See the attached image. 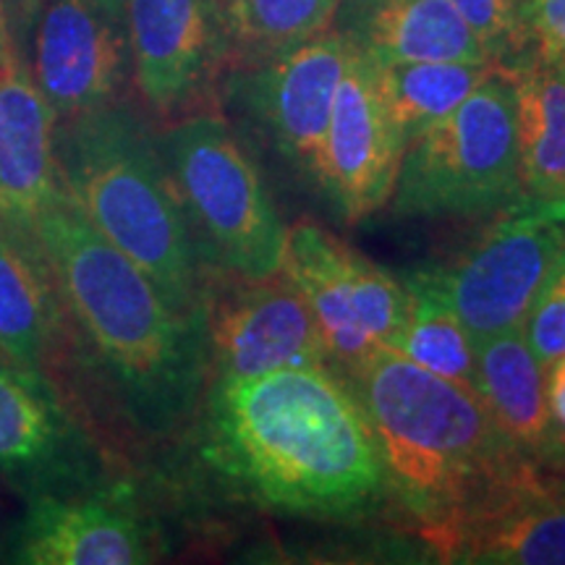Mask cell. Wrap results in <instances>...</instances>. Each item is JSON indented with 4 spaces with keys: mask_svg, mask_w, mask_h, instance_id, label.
<instances>
[{
    "mask_svg": "<svg viewBox=\"0 0 565 565\" xmlns=\"http://www.w3.org/2000/svg\"><path fill=\"white\" fill-rule=\"evenodd\" d=\"M545 479H547L550 490H553L557 498H561L563 503H565V469L553 471V475H545Z\"/></svg>",
    "mask_w": 565,
    "mask_h": 565,
    "instance_id": "cell-31",
    "label": "cell"
},
{
    "mask_svg": "<svg viewBox=\"0 0 565 565\" xmlns=\"http://www.w3.org/2000/svg\"><path fill=\"white\" fill-rule=\"evenodd\" d=\"M479 393L503 433L545 475L565 469V440L557 433L545 395V366L529 349L524 328L477 343Z\"/></svg>",
    "mask_w": 565,
    "mask_h": 565,
    "instance_id": "cell-18",
    "label": "cell"
},
{
    "mask_svg": "<svg viewBox=\"0 0 565 565\" xmlns=\"http://www.w3.org/2000/svg\"><path fill=\"white\" fill-rule=\"evenodd\" d=\"M511 71L519 103L521 186L532 200L565 202V63L526 53Z\"/></svg>",
    "mask_w": 565,
    "mask_h": 565,
    "instance_id": "cell-19",
    "label": "cell"
},
{
    "mask_svg": "<svg viewBox=\"0 0 565 565\" xmlns=\"http://www.w3.org/2000/svg\"><path fill=\"white\" fill-rule=\"evenodd\" d=\"M215 6L225 55L259 66L328 32L341 0H221Z\"/></svg>",
    "mask_w": 565,
    "mask_h": 565,
    "instance_id": "cell-24",
    "label": "cell"
},
{
    "mask_svg": "<svg viewBox=\"0 0 565 565\" xmlns=\"http://www.w3.org/2000/svg\"><path fill=\"white\" fill-rule=\"evenodd\" d=\"M351 42L341 32H322L291 51L252 66L244 100L259 129L286 166L320 181L330 113Z\"/></svg>",
    "mask_w": 565,
    "mask_h": 565,
    "instance_id": "cell-12",
    "label": "cell"
},
{
    "mask_svg": "<svg viewBox=\"0 0 565 565\" xmlns=\"http://www.w3.org/2000/svg\"><path fill=\"white\" fill-rule=\"evenodd\" d=\"M71 424L42 374L0 362V469H38L63 456Z\"/></svg>",
    "mask_w": 565,
    "mask_h": 565,
    "instance_id": "cell-23",
    "label": "cell"
},
{
    "mask_svg": "<svg viewBox=\"0 0 565 565\" xmlns=\"http://www.w3.org/2000/svg\"><path fill=\"white\" fill-rule=\"evenodd\" d=\"M408 315L393 349L424 370L477 387V341L429 270L406 275Z\"/></svg>",
    "mask_w": 565,
    "mask_h": 565,
    "instance_id": "cell-22",
    "label": "cell"
},
{
    "mask_svg": "<svg viewBox=\"0 0 565 565\" xmlns=\"http://www.w3.org/2000/svg\"><path fill=\"white\" fill-rule=\"evenodd\" d=\"M34 238L0 223V362L42 374L58 307Z\"/></svg>",
    "mask_w": 565,
    "mask_h": 565,
    "instance_id": "cell-20",
    "label": "cell"
},
{
    "mask_svg": "<svg viewBox=\"0 0 565 565\" xmlns=\"http://www.w3.org/2000/svg\"><path fill=\"white\" fill-rule=\"evenodd\" d=\"M40 3L42 0H3L11 38H13V42H17L19 51L26 45V40H30L34 17H38V11H40Z\"/></svg>",
    "mask_w": 565,
    "mask_h": 565,
    "instance_id": "cell-29",
    "label": "cell"
},
{
    "mask_svg": "<svg viewBox=\"0 0 565 565\" xmlns=\"http://www.w3.org/2000/svg\"><path fill=\"white\" fill-rule=\"evenodd\" d=\"M21 53L17 47V42L11 38L9 30V19H6V9H3V0H0V61L11 58V55Z\"/></svg>",
    "mask_w": 565,
    "mask_h": 565,
    "instance_id": "cell-30",
    "label": "cell"
},
{
    "mask_svg": "<svg viewBox=\"0 0 565 565\" xmlns=\"http://www.w3.org/2000/svg\"><path fill=\"white\" fill-rule=\"evenodd\" d=\"M494 66L498 63L374 61L380 97L404 147L450 116Z\"/></svg>",
    "mask_w": 565,
    "mask_h": 565,
    "instance_id": "cell-21",
    "label": "cell"
},
{
    "mask_svg": "<svg viewBox=\"0 0 565 565\" xmlns=\"http://www.w3.org/2000/svg\"><path fill=\"white\" fill-rule=\"evenodd\" d=\"M202 450L244 498L280 513L343 519L391 490L356 393L324 364L217 377Z\"/></svg>",
    "mask_w": 565,
    "mask_h": 565,
    "instance_id": "cell-1",
    "label": "cell"
},
{
    "mask_svg": "<svg viewBox=\"0 0 565 565\" xmlns=\"http://www.w3.org/2000/svg\"><path fill=\"white\" fill-rule=\"evenodd\" d=\"M526 24L536 51L565 63V0H529Z\"/></svg>",
    "mask_w": 565,
    "mask_h": 565,
    "instance_id": "cell-27",
    "label": "cell"
},
{
    "mask_svg": "<svg viewBox=\"0 0 565 565\" xmlns=\"http://www.w3.org/2000/svg\"><path fill=\"white\" fill-rule=\"evenodd\" d=\"M280 270L307 296L330 359L341 366L398 341L408 315L406 286L330 231L309 221L294 225Z\"/></svg>",
    "mask_w": 565,
    "mask_h": 565,
    "instance_id": "cell-8",
    "label": "cell"
},
{
    "mask_svg": "<svg viewBox=\"0 0 565 565\" xmlns=\"http://www.w3.org/2000/svg\"><path fill=\"white\" fill-rule=\"evenodd\" d=\"M445 563L565 565V503L529 477L450 524L422 529Z\"/></svg>",
    "mask_w": 565,
    "mask_h": 565,
    "instance_id": "cell-14",
    "label": "cell"
},
{
    "mask_svg": "<svg viewBox=\"0 0 565 565\" xmlns=\"http://www.w3.org/2000/svg\"><path fill=\"white\" fill-rule=\"evenodd\" d=\"M63 192L108 242L150 275L171 307L204 315L200 254L158 141L121 105L55 129Z\"/></svg>",
    "mask_w": 565,
    "mask_h": 565,
    "instance_id": "cell-4",
    "label": "cell"
},
{
    "mask_svg": "<svg viewBox=\"0 0 565 565\" xmlns=\"http://www.w3.org/2000/svg\"><path fill=\"white\" fill-rule=\"evenodd\" d=\"M158 147L200 259L238 280L280 273L288 231L231 126L200 113L173 124Z\"/></svg>",
    "mask_w": 565,
    "mask_h": 565,
    "instance_id": "cell-5",
    "label": "cell"
},
{
    "mask_svg": "<svg viewBox=\"0 0 565 565\" xmlns=\"http://www.w3.org/2000/svg\"><path fill=\"white\" fill-rule=\"evenodd\" d=\"M55 129L24 55L0 61V223L24 238L61 192Z\"/></svg>",
    "mask_w": 565,
    "mask_h": 565,
    "instance_id": "cell-15",
    "label": "cell"
},
{
    "mask_svg": "<svg viewBox=\"0 0 565 565\" xmlns=\"http://www.w3.org/2000/svg\"><path fill=\"white\" fill-rule=\"evenodd\" d=\"M124 11L139 95L160 116L186 110L225 58L215 0H124Z\"/></svg>",
    "mask_w": 565,
    "mask_h": 565,
    "instance_id": "cell-13",
    "label": "cell"
},
{
    "mask_svg": "<svg viewBox=\"0 0 565 565\" xmlns=\"http://www.w3.org/2000/svg\"><path fill=\"white\" fill-rule=\"evenodd\" d=\"M343 372L377 437L387 487L422 529L463 519L545 475L503 433L477 387L424 370L387 345Z\"/></svg>",
    "mask_w": 565,
    "mask_h": 565,
    "instance_id": "cell-3",
    "label": "cell"
},
{
    "mask_svg": "<svg viewBox=\"0 0 565 565\" xmlns=\"http://www.w3.org/2000/svg\"><path fill=\"white\" fill-rule=\"evenodd\" d=\"M521 328L542 366L553 364L565 353V252L536 291Z\"/></svg>",
    "mask_w": 565,
    "mask_h": 565,
    "instance_id": "cell-26",
    "label": "cell"
},
{
    "mask_svg": "<svg viewBox=\"0 0 565 565\" xmlns=\"http://www.w3.org/2000/svg\"><path fill=\"white\" fill-rule=\"evenodd\" d=\"M30 40L32 79L55 121L116 105L131 68L124 0H42Z\"/></svg>",
    "mask_w": 565,
    "mask_h": 565,
    "instance_id": "cell-9",
    "label": "cell"
},
{
    "mask_svg": "<svg viewBox=\"0 0 565 565\" xmlns=\"http://www.w3.org/2000/svg\"><path fill=\"white\" fill-rule=\"evenodd\" d=\"M448 3L475 30L498 66H513L529 53L534 38L526 24V9L519 0H448Z\"/></svg>",
    "mask_w": 565,
    "mask_h": 565,
    "instance_id": "cell-25",
    "label": "cell"
},
{
    "mask_svg": "<svg viewBox=\"0 0 565 565\" xmlns=\"http://www.w3.org/2000/svg\"><path fill=\"white\" fill-rule=\"evenodd\" d=\"M152 534L124 494L66 500L40 494L19 532L26 565H139L154 561Z\"/></svg>",
    "mask_w": 565,
    "mask_h": 565,
    "instance_id": "cell-16",
    "label": "cell"
},
{
    "mask_svg": "<svg viewBox=\"0 0 565 565\" xmlns=\"http://www.w3.org/2000/svg\"><path fill=\"white\" fill-rule=\"evenodd\" d=\"M545 395L557 433L565 440V353L545 366Z\"/></svg>",
    "mask_w": 565,
    "mask_h": 565,
    "instance_id": "cell-28",
    "label": "cell"
},
{
    "mask_svg": "<svg viewBox=\"0 0 565 565\" xmlns=\"http://www.w3.org/2000/svg\"><path fill=\"white\" fill-rule=\"evenodd\" d=\"M338 32L380 63H494L448 0H341Z\"/></svg>",
    "mask_w": 565,
    "mask_h": 565,
    "instance_id": "cell-17",
    "label": "cell"
},
{
    "mask_svg": "<svg viewBox=\"0 0 565 565\" xmlns=\"http://www.w3.org/2000/svg\"><path fill=\"white\" fill-rule=\"evenodd\" d=\"M215 3H221V0H215Z\"/></svg>",
    "mask_w": 565,
    "mask_h": 565,
    "instance_id": "cell-32",
    "label": "cell"
},
{
    "mask_svg": "<svg viewBox=\"0 0 565 565\" xmlns=\"http://www.w3.org/2000/svg\"><path fill=\"white\" fill-rule=\"evenodd\" d=\"M521 200L515 82L494 66L450 116L406 145L391 202L404 217H471Z\"/></svg>",
    "mask_w": 565,
    "mask_h": 565,
    "instance_id": "cell-6",
    "label": "cell"
},
{
    "mask_svg": "<svg viewBox=\"0 0 565 565\" xmlns=\"http://www.w3.org/2000/svg\"><path fill=\"white\" fill-rule=\"evenodd\" d=\"M404 150L380 97L374 61L351 45L335 89L317 186L345 223H362L391 202Z\"/></svg>",
    "mask_w": 565,
    "mask_h": 565,
    "instance_id": "cell-10",
    "label": "cell"
},
{
    "mask_svg": "<svg viewBox=\"0 0 565 565\" xmlns=\"http://www.w3.org/2000/svg\"><path fill=\"white\" fill-rule=\"evenodd\" d=\"M217 377H254L286 366H322L330 353L307 296L286 273L242 280L204 312Z\"/></svg>",
    "mask_w": 565,
    "mask_h": 565,
    "instance_id": "cell-11",
    "label": "cell"
},
{
    "mask_svg": "<svg viewBox=\"0 0 565 565\" xmlns=\"http://www.w3.org/2000/svg\"><path fill=\"white\" fill-rule=\"evenodd\" d=\"M565 252V202L521 200L456 265L429 270L475 341L521 328Z\"/></svg>",
    "mask_w": 565,
    "mask_h": 565,
    "instance_id": "cell-7",
    "label": "cell"
},
{
    "mask_svg": "<svg viewBox=\"0 0 565 565\" xmlns=\"http://www.w3.org/2000/svg\"><path fill=\"white\" fill-rule=\"evenodd\" d=\"M32 238L131 422L150 435L179 429L207 380L204 315L171 307L150 275L92 228L63 186Z\"/></svg>",
    "mask_w": 565,
    "mask_h": 565,
    "instance_id": "cell-2",
    "label": "cell"
}]
</instances>
